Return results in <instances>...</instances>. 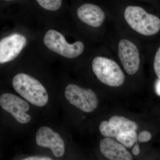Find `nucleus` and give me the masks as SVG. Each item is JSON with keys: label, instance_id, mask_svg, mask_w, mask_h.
Returning a JSON list of instances; mask_svg holds the SVG:
<instances>
[{"label": "nucleus", "instance_id": "obj_1", "mask_svg": "<svg viewBox=\"0 0 160 160\" xmlns=\"http://www.w3.org/2000/svg\"><path fill=\"white\" fill-rule=\"evenodd\" d=\"M124 17L129 27L138 33L151 36L158 33L160 30L159 18L136 6H129L125 9Z\"/></svg>", "mask_w": 160, "mask_h": 160}, {"label": "nucleus", "instance_id": "obj_2", "mask_svg": "<svg viewBox=\"0 0 160 160\" xmlns=\"http://www.w3.org/2000/svg\"><path fill=\"white\" fill-rule=\"evenodd\" d=\"M12 83L15 91L32 105L43 107L48 103L49 97L46 88L31 76L18 73L13 78Z\"/></svg>", "mask_w": 160, "mask_h": 160}, {"label": "nucleus", "instance_id": "obj_3", "mask_svg": "<svg viewBox=\"0 0 160 160\" xmlns=\"http://www.w3.org/2000/svg\"><path fill=\"white\" fill-rule=\"evenodd\" d=\"M92 70L98 79L111 87H118L124 84L125 76L117 63L102 56L94 58L92 63Z\"/></svg>", "mask_w": 160, "mask_h": 160}, {"label": "nucleus", "instance_id": "obj_4", "mask_svg": "<svg viewBox=\"0 0 160 160\" xmlns=\"http://www.w3.org/2000/svg\"><path fill=\"white\" fill-rule=\"evenodd\" d=\"M44 43L50 50L67 58L78 57L85 49L84 43L82 42L77 41L70 44L67 42L62 33L53 29L47 32L44 37Z\"/></svg>", "mask_w": 160, "mask_h": 160}, {"label": "nucleus", "instance_id": "obj_5", "mask_svg": "<svg viewBox=\"0 0 160 160\" xmlns=\"http://www.w3.org/2000/svg\"><path fill=\"white\" fill-rule=\"evenodd\" d=\"M65 97L71 105L84 112L94 111L98 105L96 94L90 89H85L74 84L66 87Z\"/></svg>", "mask_w": 160, "mask_h": 160}, {"label": "nucleus", "instance_id": "obj_6", "mask_svg": "<svg viewBox=\"0 0 160 160\" xmlns=\"http://www.w3.org/2000/svg\"><path fill=\"white\" fill-rule=\"evenodd\" d=\"M118 52L125 71L129 75H134L139 69L141 58L139 51L134 43L126 39L120 41Z\"/></svg>", "mask_w": 160, "mask_h": 160}, {"label": "nucleus", "instance_id": "obj_7", "mask_svg": "<svg viewBox=\"0 0 160 160\" xmlns=\"http://www.w3.org/2000/svg\"><path fill=\"white\" fill-rule=\"evenodd\" d=\"M0 106L21 124H26L31 121V116L26 112L29 109V104L15 95L8 93L2 95Z\"/></svg>", "mask_w": 160, "mask_h": 160}, {"label": "nucleus", "instance_id": "obj_8", "mask_svg": "<svg viewBox=\"0 0 160 160\" xmlns=\"http://www.w3.org/2000/svg\"><path fill=\"white\" fill-rule=\"evenodd\" d=\"M36 141L38 146L51 149L56 157H62L65 154V145L62 139L49 127L43 126L38 130Z\"/></svg>", "mask_w": 160, "mask_h": 160}, {"label": "nucleus", "instance_id": "obj_9", "mask_svg": "<svg viewBox=\"0 0 160 160\" xmlns=\"http://www.w3.org/2000/svg\"><path fill=\"white\" fill-rule=\"evenodd\" d=\"M25 36L14 33L0 41V64L8 62L16 58L26 46Z\"/></svg>", "mask_w": 160, "mask_h": 160}, {"label": "nucleus", "instance_id": "obj_10", "mask_svg": "<svg viewBox=\"0 0 160 160\" xmlns=\"http://www.w3.org/2000/svg\"><path fill=\"white\" fill-rule=\"evenodd\" d=\"M77 13L82 22L93 28L101 27L106 20L104 10L100 6L91 3H86L80 6Z\"/></svg>", "mask_w": 160, "mask_h": 160}, {"label": "nucleus", "instance_id": "obj_11", "mask_svg": "<svg viewBox=\"0 0 160 160\" xmlns=\"http://www.w3.org/2000/svg\"><path fill=\"white\" fill-rule=\"evenodd\" d=\"M100 149L102 154L111 160H131L132 156L125 146L111 138H106L100 142Z\"/></svg>", "mask_w": 160, "mask_h": 160}, {"label": "nucleus", "instance_id": "obj_12", "mask_svg": "<svg viewBox=\"0 0 160 160\" xmlns=\"http://www.w3.org/2000/svg\"><path fill=\"white\" fill-rule=\"evenodd\" d=\"M109 122L115 126L121 132L130 130L136 131L138 129V125L136 123L123 117H112L109 119Z\"/></svg>", "mask_w": 160, "mask_h": 160}, {"label": "nucleus", "instance_id": "obj_13", "mask_svg": "<svg viewBox=\"0 0 160 160\" xmlns=\"http://www.w3.org/2000/svg\"><path fill=\"white\" fill-rule=\"evenodd\" d=\"M116 138L125 147L131 148L137 142V133L133 130L124 132L118 135Z\"/></svg>", "mask_w": 160, "mask_h": 160}, {"label": "nucleus", "instance_id": "obj_14", "mask_svg": "<svg viewBox=\"0 0 160 160\" xmlns=\"http://www.w3.org/2000/svg\"><path fill=\"white\" fill-rule=\"evenodd\" d=\"M99 129L101 134L106 138H116L121 133L115 126L106 121H103L101 122Z\"/></svg>", "mask_w": 160, "mask_h": 160}, {"label": "nucleus", "instance_id": "obj_15", "mask_svg": "<svg viewBox=\"0 0 160 160\" xmlns=\"http://www.w3.org/2000/svg\"><path fill=\"white\" fill-rule=\"evenodd\" d=\"M42 8L50 11H56L61 8L62 0H36Z\"/></svg>", "mask_w": 160, "mask_h": 160}, {"label": "nucleus", "instance_id": "obj_16", "mask_svg": "<svg viewBox=\"0 0 160 160\" xmlns=\"http://www.w3.org/2000/svg\"><path fill=\"white\" fill-rule=\"evenodd\" d=\"M153 67L156 74L158 78H160V48L158 49L156 52L154 59Z\"/></svg>", "mask_w": 160, "mask_h": 160}, {"label": "nucleus", "instance_id": "obj_17", "mask_svg": "<svg viewBox=\"0 0 160 160\" xmlns=\"http://www.w3.org/2000/svg\"><path fill=\"white\" fill-rule=\"evenodd\" d=\"M152 139V135L147 131H143L140 132L138 137V140L140 143L149 142Z\"/></svg>", "mask_w": 160, "mask_h": 160}, {"label": "nucleus", "instance_id": "obj_18", "mask_svg": "<svg viewBox=\"0 0 160 160\" xmlns=\"http://www.w3.org/2000/svg\"><path fill=\"white\" fill-rule=\"evenodd\" d=\"M23 160H52L51 158L46 157L34 156L30 157L24 159Z\"/></svg>", "mask_w": 160, "mask_h": 160}, {"label": "nucleus", "instance_id": "obj_19", "mask_svg": "<svg viewBox=\"0 0 160 160\" xmlns=\"http://www.w3.org/2000/svg\"><path fill=\"white\" fill-rule=\"evenodd\" d=\"M140 151H141V150H140V147L139 146L138 144H136L132 149V153L135 156L138 155L139 154Z\"/></svg>", "mask_w": 160, "mask_h": 160}, {"label": "nucleus", "instance_id": "obj_20", "mask_svg": "<svg viewBox=\"0 0 160 160\" xmlns=\"http://www.w3.org/2000/svg\"><path fill=\"white\" fill-rule=\"evenodd\" d=\"M160 79L157 81L156 82L155 86V92L158 96H160Z\"/></svg>", "mask_w": 160, "mask_h": 160}, {"label": "nucleus", "instance_id": "obj_21", "mask_svg": "<svg viewBox=\"0 0 160 160\" xmlns=\"http://www.w3.org/2000/svg\"><path fill=\"white\" fill-rule=\"evenodd\" d=\"M5 1H13V0H5Z\"/></svg>", "mask_w": 160, "mask_h": 160}]
</instances>
